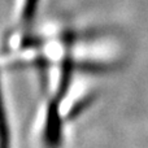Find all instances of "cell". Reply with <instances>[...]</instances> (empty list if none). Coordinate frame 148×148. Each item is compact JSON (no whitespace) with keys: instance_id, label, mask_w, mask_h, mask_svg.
Masks as SVG:
<instances>
[{"instance_id":"cell-1","label":"cell","mask_w":148,"mask_h":148,"mask_svg":"<svg viewBox=\"0 0 148 148\" xmlns=\"http://www.w3.org/2000/svg\"><path fill=\"white\" fill-rule=\"evenodd\" d=\"M62 122L59 113V101L53 100L49 103L47 110L46 127L43 133V140L47 148H59L61 144Z\"/></svg>"},{"instance_id":"cell-4","label":"cell","mask_w":148,"mask_h":148,"mask_svg":"<svg viewBox=\"0 0 148 148\" xmlns=\"http://www.w3.org/2000/svg\"><path fill=\"white\" fill-rule=\"evenodd\" d=\"M39 0H25V7L22 12V21L23 23H30L35 17V12L38 8Z\"/></svg>"},{"instance_id":"cell-2","label":"cell","mask_w":148,"mask_h":148,"mask_svg":"<svg viewBox=\"0 0 148 148\" xmlns=\"http://www.w3.org/2000/svg\"><path fill=\"white\" fill-rule=\"evenodd\" d=\"M0 148H10V133L1 87H0Z\"/></svg>"},{"instance_id":"cell-3","label":"cell","mask_w":148,"mask_h":148,"mask_svg":"<svg viewBox=\"0 0 148 148\" xmlns=\"http://www.w3.org/2000/svg\"><path fill=\"white\" fill-rule=\"evenodd\" d=\"M72 72H73V65L69 60L64 62L62 65V72H61V81H60V86H59V92H57V101L61 100L65 96L68 88H69V83L72 79Z\"/></svg>"}]
</instances>
